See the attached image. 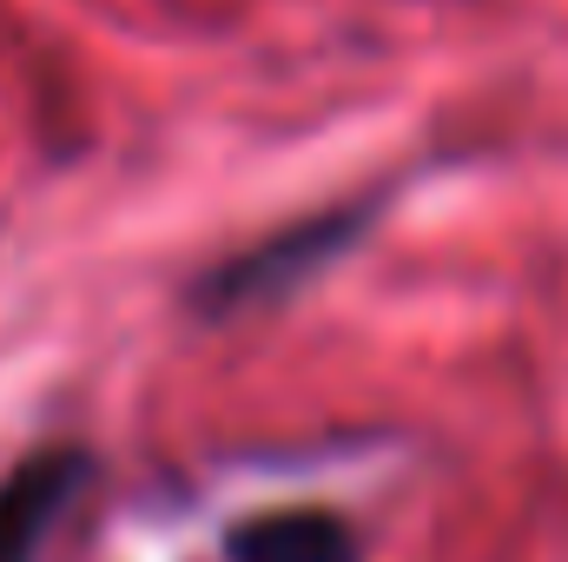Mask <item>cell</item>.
Here are the masks:
<instances>
[{
    "instance_id": "3",
    "label": "cell",
    "mask_w": 568,
    "mask_h": 562,
    "mask_svg": "<svg viewBox=\"0 0 568 562\" xmlns=\"http://www.w3.org/2000/svg\"><path fill=\"white\" fill-rule=\"evenodd\" d=\"M232 562H357V530L337 510H265L225 536Z\"/></svg>"
},
{
    "instance_id": "1",
    "label": "cell",
    "mask_w": 568,
    "mask_h": 562,
    "mask_svg": "<svg viewBox=\"0 0 568 562\" xmlns=\"http://www.w3.org/2000/svg\"><path fill=\"white\" fill-rule=\"evenodd\" d=\"M371 219H377V199L311 212V219H297V225L272 232V239H258L252 252H239V259L212 265L205 279L192 284V304H199L205 318H232V311L272 304V298H284V291H297L311 272H324L331 259H344V252L364 239V225H371Z\"/></svg>"
},
{
    "instance_id": "2",
    "label": "cell",
    "mask_w": 568,
    "mask_h": 562,
    "mask_svg": "<svg viewBox=\"0 0 568 562\" xmlns=\"http://www.w3.org/2000/svg\"><path fill=\"white\" fill-rule=\"evenodd\" d=\"M93 476V456L73 443H47L27 463H13L0 476V562H40L53 523L80 503Z\"/></svg>"
}]
</instances>
